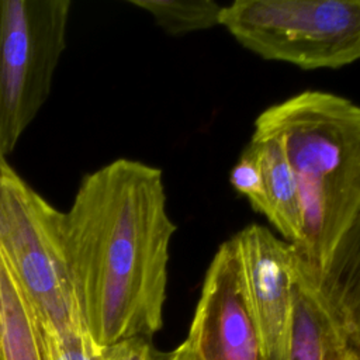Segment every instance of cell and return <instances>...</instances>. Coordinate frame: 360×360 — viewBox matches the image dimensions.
I'll return each mask as SVG.
<instances>
[{"label": "cell", "mask_w": 360, "mask_h": 360, "mask_svg": "<svg viewBox=\"0 0 360 360\" xmlns=\"http://www.w3.org/2000/svg\"><path fill=\"white\" fill-rule=\"evenodd\" d=\"M229 183L236 193L249 201L250 207L256 212L263 214L264 197L260 166L253 149L249 145H246L232 166L229 173Z\"/></svg>", "instance_id": "14"}, {"label": "cell", "mask_w": 360, "mask_h": 360, "mask_svg": "<svg viewBox=\"0 0 360 360\" xmlns=\"http://www.w3.org/2000/svg\"><path fill=\"white\" fill-rule=\"evenodd\" d=\"M163 353L155 350L150 339L131 338L100 347L98 360H160Z\"/></svg>", "instance_id": "15"}, {"label": "cell", "mask_w": 360, "mask_h": 360, "mask_svg": "<svg viewBox=\"0 0 360 360\" xmlns=\"http://www.w3.org/2000/svg\"><path fill=\"white\" fill-rule=\"evenodd\" d=\"M322 360H360V353L349 342L338 316L326 328L322 346Z\"/></svg>", "instance_id": "16"}, {"label": "cell", "mask_w": 360, "mask_h": 360, "mask_svg": "<svg viewBox=\"0 0 360 360\" xmlns=\"http://www.w3.org/2000/svg\"><path fill=\"white\" fill-rule=\"evenodd\" d=\"M70 0H0V155L6 159L48 96L66 48Z\"/></svg>", "instance_id": "5"}, {"label": "cell", "mask_w": 360, "mask_h": 360, "mask_svg": "<svg viewBox=\"0 0 360 360\" xmlns=\"http://www.w3.org/2000/svg\"><path fill=\"white\" fill-rule=\"evenodd\" d=\"M248 145L260 166L264 197L262 215L281 239L297 246L302 236V215L298 187L285 152L276 136L256 128Z\"/></svg>", "instance_id": "9"}, {"label": "cell", "mask_w": 360, "mask_h": 360, "mask_svg": "<svg viewBox=\"0 0 360 360\" xmlns=\"http://www.w3.org/2000/svg\"><path fill=\"white\" fill-rule=\"evenodd\" d=\"M45 360H98L100 347L87 330L56 332L41 328Z\"/></svg>", "instance_id": "13"}, {"label": "cell", "mask_w": 360, "mask_h": 360, "mask_svg": "<svg viewBox=\"0 0 360 360\" xmlns=\"http://www.w3.org/2000/svg\"><path fill=\"white\" fill-rule=\"evenodd\" d=\"M160 360H198L194 352L191 350L190 345L183 340L176 349H173L169 353H163Z\"/></svg>", "instance_id": "17"}, {"label": "cell", "mask_w": 360, "mask_h": 360, "mask_svg": "<svg viewBox=\"0 0 360 360\" xmlns=\"http://www.w3.org/2000/svg\"><path fill=\"white\" fill-rule=\"evenodd\" d=\"M176 229L159 167L120 158L83 176L60 233L83 322L98 346L162 329Z\"/></svg>", "instance_id": "1"}, {"label": "cell", "mask_w": 360, "mask_h": 360, "mask_svg": "<svg viewBox=\"0 0 360 360\" xmlns=\"http://www.w3.org/2000/svg\"><path fill=\"white\" fill-rule=\"evenodd\" d=\"M219 25L266 60L307 70L360 60V0H236Z\"/></svg>", "instance_id": "4"}, {"label": "cell", "mask_w": 360, "mask_h": 360, "mask_svg": "<svg viewBox=\"0 0 360 360\" xmlns=\"http://www.w3.org/2000/svg\"><path fill=\"white\" fill-rule=\"evenodd\" d=\"M321 283L345 335L360 353V212L321 273Z\"/></svg>", "instance_id": "10"}, {"label": "cell", "mask_w": 360, "mask_h": 360, "mask_svg": "<svg viewBox=\"0 0 360 360\" xmlns=\"http://www.w3.org/2000/svg\"><path fill=\"white\" fill-rule=\"evenodd\" d=\"M184 340L198 360H266L231 238L218 246L205 270Z\"/></svg>", "instance_id": "7"}, {"label": "cell", "mask_w": 360, "mask_h": 360, "mask_svg": "<svg viewBox=\"0 0 360 360\" xmlns=\"http://www.w3.org/2000/svg\"><path fill=\"white\" fill-rule=\"evenodd\" d=\"M3 329V285H1V274H0V336Z\"/></svg>", "instance_id": "18"}, {"label": "cell", "mask_w": 360, "mask_h": 360, "mask_svg": "<svg viewBox=\"0 0 360 360\" xmlns=\"http://www.w3.org/2000/svg\"><path fill=\"white\" fill-rule=\"evenodd\" d=\"M291 333L285 360H322L323 336L336 316L321 273L291 245Z\"/></svg>", "instance_id": "8"}, {"label": "cell", "mask_w": 360, "mask_h": 360, "mask_svg": "<svg viewBox=\"0 0 360 360\" xmlns=\"http://www.w3.org/2000/svg\"><path fill=\"white\" fill-rule=\"evenodd\" d=\"M253 128L276 136L285 152L302 215L294 248L322 273L360 212V104L304 90L263 110Z\"/></svg>", "instance_id": "2"}, {"label": "cell", "mask_w": 360, "mask_h": 360, "mask_svg": "<svg viewBox=\"0 0 360 360\" xmlns=\"http://www.w3.org/2000/svg\"><path fill=\"white\" fill-rule=\"evenodd\" d=\"M149 13L170 35H187L219 25L222 6L212 0H129Z\"/></svg>", "instance_id": "12"}, {"label": "cell", "mask_w": 360, "mask_h": 360, "mask_svg": "<svg viewBox=\"0 0 360 360\" xmlns=\"http://www.w3.org/2000/svg\"><path fill=\"white\" fill-rule=\"evenodd\" d=\"M62 211L8 163H0V259L31 305L38 325L87 330L60 233Z\"/></svg>", "instance_id": "3"}, {"label": "cell", "mask_w": 360, "mask_h": 360, "mask_svg": "<svg viewBox=\"0 0 360 360\" xmlns=\"http://www.w3.org/2000/svg\"><path fill=\"white\" fill-rule=\"evenodd\" d=\"M3 285V329L0 360H45L37 316L0 259Z\"/></svg>", "instance_id": "11"}, {"label": "cell", "mask_w": 360, "mask_h": 360, "mask_svg": "<svg viewBox=\"0 0 360 360\" xmlns=\"http://www.w3.org/2000/svg\"><path fill=\"white\" fill-rule=\"evenodd\" d=\"M248 309L266 360H285L291 330V245L260 224L231 236Z\"/></svg>", "instance_id": "6"}, {"label": "cell", "mask_w": 360, "mask_h": 360, "mask_svg": "<svg viewBox=\"0 0 360 360\" xmlns=\"http://www.w3.org/2000/svg\"><path fill=\"white\" fill-rule=\"evenodd\" d=\"M1 160H4V158L0 155V163H1Z\"/></svg>", "instance_id": "19"}]
</instances>
